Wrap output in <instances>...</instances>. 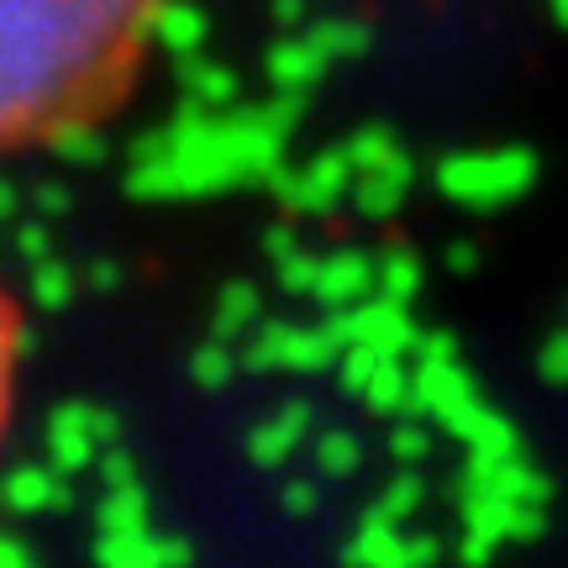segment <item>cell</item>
I'll use <instances>...</instances> for the list:
<instances>
[{
	"instance_id": "8d00e7d4",
	"label": "cell",
	"mask_w": 568,
	"mask_h": 568,
	"mask_svg": "<svg viewBox=\"0 0 568 568\" xmlns=\"http://www.w3.org/2000/svg\"><path fill=\"white\" fill-rule=\"evenodd\" d=\"M548 6H552V17H558V21L568 27V0H548Z\"/></svg>"
},
{
	"instance_id": "5b68a950",
	"label": "cell",
	"mask_w": 568,
	"mask_h": 568,
	"mask_svg": "<svg viewBox=\"0 0 568 568\" xmlns=\"http://www.w3.org/2000/svg\"><path fill=\"white\" fill-rule=\"evenodd\" d=\"M464 395H479V385H474V374L458 364V353H416L406 416H437L443 406L464 400Z\"/></svg>"
},
{
	"instance_id": "484cf974",
	"label": "cell",
	"mask_w": 568,
	"mask_h": 568,
	"mask_svg": "<svg viewBox=\"0 0 568 568\" xmlns=\"http://www.w3.org/2000/svg\"><path fill=\"white\" fill-rule=\"evenodd\" d=\"M6 495H11V506H21V510H38V506L63 500L59 479H48V474H17V479L6 485Z\"/></svg>"
},
{
	"instance_id": "52a82bcc",
	"label": "cell",
	"mask_w": 568,
	"mask_h": 568,
	"mask_svg": "<svg viewBox=\"0 0 568 568\" xmlns=\"http://www.w3.org/2000/svg\"><path fill=\"white\" fill-rule=\"evenodd\" d=\"M379 295V258L364 253V247H337L322 258V280H316V301L326 311L337 305H353V301H368Z\"/></svg>"
},
{
	"instance_id": "d6a6232c",
	"label": "cell",
	"mask_w": 568,
	"mask_h": 568,
	"mask_svg": "<svg viewBox=\"0 0 568 568\" xmlns=\"http://www.w3.org/2000/svg\"><path fill=\"white\" fill-rule=\"evenodd\" d=\"M305 6H311V0H274V21L295 32V27H301V21H305Z\"/></svg>"
},
{
	"instance_id": "4dcf8cb0",
	"label": "cell",
	"mask_w": 568,
	"mask_h": 568,
	"mask_svg": "<svg viewBox=\"0 0 568 568\" xmlns=\"http://www.w3.org/2000/svg\"><path fill=\"white\" fill-rule=\"evenodd\" d=\"M284 510H316V485H311V479H295V485L284 489Z\"/></svg>"
},
{
	"instance_id": "d6986e66",
	"label": "cell",
	"mask_w": 568,
	"mask_h": 568,
	"mask_svg": "<svg viewBox=\"0 0 568 568\" xmlns=\"http://www.w3.org/2000/svg\"><path fill=\"white\" fill-rule=\"evenodd\" d=\"M237 374H243V353L226 343V337L201 343L195 347V358H190V379H195L201 389H226Z\"/></svg>"
},
{
	"instance_id": "836d02e7",
	"label": "cell",
	"mask_w": 568,
	"mask_h": 568,
	"mask_svg": "<svg viewBox=\"0 0 568 568\" xmlns=\"http://www.w3.org/2000/svg\"><path fill=\"white\" fill-rule=\"evenodd\" d=\"M264 247H268V258H284L290 247H301V237H295L290 226H274V232H268V237H264Z\"/></svg>"
},
{
	"instance_id": "f1b7e54d",
	"label": "cell",
	"mask_w": 568,
	"mask_h": 568,
	"mask_svg": "<svg viewBox=\"0 0 568 568\" xmlns=\"http://www.w3.org/2000/svg\"><path fill=\"white\" fill-rule=\"evenodd\" d=\"M38 295H42V305H63L74 295V274L63 264H42L38 268Z\"/></svg>"
},
{
	"instance_id": "d590c367",
	"label": "cell",
	"mask_w": 568,
	"mask_h": 568,
	"mask_svg": "<svg viewBox=\"0 0 568 568\" xmlns=\"http://www.w3.org/2000/svg\"><path fill=\"white\" fill-rule=\"evenodd\" d=\"M90 284H95V290H111V284H116V268H111V264H101V268H95V280H90Z\"/></svg>"
},
{
	"instance_id": "8992f818",
	"label": "cell",
	"mask_w": 568,
	"mask_h": 568,
	"mask_svg": "<svg viewBox=\"0 0 568 568\" xmlns=\"http://www.w3.org/2000/svg\"><path fill=\"white\" fill-rule=\"evenodd\" d=\"M353 159H347V148H326L316 159L301 169V180H295V195L284 211H311V216H322V211H337L343 201H353Z\"/></svg>"
},
{
	"instance_id": "9a60e30c",
	"label": "cell",
	"mask_w": 568,
	"mask_h": 568,
	"mask_svg": "<svg viewBox=\"0 0 568 568\" xmlns=\"http://www.w3.org/2000/svg\"><path fill=\"white\" fill-rule=\"evenodd\" d=\"M180 84H184V95L201 105H216V111H232V105H237V74H232L226 63L201 59V53H184L180 59Z\"/></svg>"
},
{
	"instance_id": "d4e9b609",
	"label": "cell",
	"mask_w": 568,
	"mask_h": 568,
	"mask_svg": "<svg viewBox=\"0 0 568 568\" xmlns=\"http://www.w3.org/2000/svg\"><path fill=\"white\" fill-rule=\"evenodd\" d=\"M379 364H385V353H379V347L347 343V347H343V358H337V379H343L347 395H364L368 379L379 374Z\"/></svg>"
},
{
	"instance_id": "1f68e13d",
	"label": "cell",
	"mask_w": 568,
	"mask_h": 568,
	"mask_svg": "<svg viewBox=\"0 0 568 568\" xmlns=\"http://www.w3.org/2000/svg\"><path fill=\"white\" fill-rule=\"evenodd\" d=\"M432 558H443V542L432 531H410V564H432Z\"/></svg>"
},
{
	"instance_id": "83f0119b",
	"label": "cell",
	"mask_w": 568,
	"mask_h": 568,
	"mask_svg": "<svg viewBox=\"0 0 568 568\" xmlns=\"http://www.w3.org/2000/svg\"><path fill=\"white\" fill-rule=\"evenodd\" d=\"M537 374L552 379V385H568V332H558V337L542 343V353H537Z\"/></svg>"
},
{
	"instance_id": "3957f363",
	"label": "cell",
	"mask_w": 568,
	"mask_h": 568,
	"mask_svg": "<svg viewBox=\"0 0 568 568\" xmlns=\"http://www.w3.org/2000/svg\"><path fill=\"white\" fill-rule=\"evenodd\" d=\"M337 358H343V337L326 322L295 326V322H280V316H264L243 347L247 374H268V368H284V374H326V368H337Z\"/></svg>"
},
{
	"instance_id": "4fadbf2b",
	"label": "cell",
	"mask_w": 568,
	"mask_h": 568,
	"mask_svg": "<svg viewBox=\"0 0 568 568\" xmlns=\"http://www.w3.org/2000/svg\"><path fill=\"white\" fill-rule=\"evenodd\" d=\"M326 69H332V63L316 53V42L305 38V32H295V38H284L268 48V84H274V90H301L305 95Z\"/></svg>"
},
{
	"instance_id": "5bb4252c",
	"label": "cell",
	"mask_w": 568,
	"mask_h": 568,
	"mask_svg": "<svg viewBox=\"0 0 568 568\" xmlns=\"http://www.w3.org/2000/svg\"><path fill=\"white\" fill-rule=\"evenodd\" d=\"M205 38H211V17H205V6H195V0H163V6H159L153 42H163L174 59H184V53H201Z\"/></svg>"
},
{
	"instance_id": "4316f807",
	"label": "cell",
	"mask_w": 568,
	"mask_h": 568,
	"mask_svg": "<svg viewBox=\"0 0 568 568\" xmlns=\"http://www.w3.org/2000/svg\"><path fill=\"white\" fill-rule=\"evenodd\" d=\"M389 453H395L400 464H422L426 453H432V443H426V432H422V416H400L395 437H389Z\"/></svg>"
},
{
	"instance_id": "603a6c76",
	"label": "cell",
	"mask_w": 568,
	"mask_h": 568,
	"mask_svg": "<svg viewBox=\"0 0 568 568\" xmlns=\"http://www.w3.org/2000/svg\"><path fill=\"white\" fill-rule=\"evenodd\" d=\"M322 258H326V253H311V247H290L284 258H274V280H280L284 295H316Z\"/></svg>"
},
{
	"instance_id": "9c48e42d",
	"label": "cell",
	"mask_w": 568,
	"mask_h": 568,
	"mask_svg": "<svg viewBox=\"0 0 568 568\" xmlns=\"http://www.w3.org/2000/svg\"><path fill=\"white\" fill-rule=\"evenodd\" d=\"M305 437H311V406L290 400L247 432V458L258 468H280L284 458H295V447H305Z\"/></svg>"
},
{
	"instance_id": "8fae6325",
	"label": "cell",
	"mask_w": 568,
	"mask_h": 568,
	"mask_svg": "<svg viewBox=\"0 0 568 568\" xmlns=\"http://www.w3.org/2000/svg\"><path fill=\"white\" fill-rule=\"evenodd\" d=\"M258 322H264V290L253 280H226L211 301V337L237 343V337H253Z\"/></svg>"
},
{
	"instance_id": "ffe728a7",
	"label": "cell",
	"mask_w": 568,
	"mask_h": 568,
	"mask_svg": "<svg viewBox=\"0 0 568 568\" xmlns=\"http://www.w3.org/2000/svg\"><path fill=\"white\" fill-rule=\"evenodd\" d=\"M311 453H316V468H322L326 479H353L364 468V443L353 432H316Z\"/></svg>"
},
{
	"instance_id": "6da1fadb",
	"label": "cell",
	"mask_w": 568,
	"mask_h": 568,
	"mask_svg": "<svg viewBox=\"0 0 568 568\" xmlns=\"http://www.w3.org/2000/svg\"><path fill=\"white\" fill-rule=\"evenodd\" d=\"M163 0H0V153L101 126L138 80Z\"/></svg>"
},
{
	"instance_id": "e0dca14e",
	"label": "cell",
	"mask_w": 568,
	"mask_h": 568,
	"mask_svg": "<svg viewBox=\"0 0 568 568\" xmlns=\"http://www.w3.org/2000/svg\"><path fill=\"white\" fill-rule=\"evenodd\" d=\"M358 400H364L374 416H406L410 410V368L400 364V358H385Z\"/></svg>"
},
{
	"instance_id": "7a4b0ae2",
	"label": "cell",
	"mask_w": 568,
	"mask_h": 568,
	"mask_svg": "<svg viewBox=\"0 0 568 568\" xmlns=\"http://www.w3.org/2000/svg\"><path fill=\"white\" fill-rule=\"evenodd\" d=\"M537 184V153L531 148H485V153H447L437 163V190L453 205L495 211L521 201Z\"/></svg>"
},
{
	"instance_id": "44dd1931",
	"label": "cell",
	"mask_w": 568,
	"mask_h": 568,
	"mask_svg": "<svg viewBox=\"0 0 568 568\" xmlns=\"http://www.w3.org/2000/svg\"><path fill=\"white\" fill-rule=\"evenodd\" d=\"M148 527V489L132 479V485H111L101 506V531H142Z\"/></svg>"
},
{
	"instance_id": "7c38bea8",
	"label": "cell",
	"mask_w": 568,
	"mask_h": 568,
	"mask_svg": "<svg viewBox=\"0 0 568 568\" xmlns=\"http://www.w3.org/2000/svg\"><path fill=\"white\" fill-rule=\"evenodd\" d=\"M347 558L353 564H410V531L400 527V521H389V516H379V510H368L364 521L353 527V537H347Z\"/></svg>"
},
{
	"instance_id": "e575fe53",
	"label": "cell",
	"mask_w": 568,
	"mask_h": 568,
	"mask_svg": "<svg viewBox=\"0 0 568 568\" xmlns=\"http://www.w3.org/2000/svg\"><path fill=\"white\" fill-rule=\"evenodd\" d=\"M474 264H479V253H474L468 243H453V247H447V268H453V274H468Z\"/></svg>"
},
{
	"instance_id": "277c9868",
	"label": "cell",
	"mask_w": 568,
	"mask_h": 568,
	"mask_svg": "<svg viewBox=\"0 0 568 568\" xmlns=\"http://www.w3.org/2000/svg\"><path fill=\"white\" fill-rule=\"evenodd\" d=\"M326 326L347 343H368L379 347L385 358H416V343H422V326L410 322V305L389 301V295H368V301L337 305Z\"/></svg>"
},
{
	"instance_id": "2e32d148",
	"label": "cell",
	"mask_w": 568,
	"mask_h": 568,
	"mask_svg": "<svg viewBox=\"0 0 568 568\" xmlns=\"http://www.w3.org/2000/svg\"><path fill=\"white\" fill-rule=\"evenodd\" d=\"M305 38L316 42V53L326 63H353L364 59L368 48H374V32H368V21H343V17H316L305 21Z\"/></svg>"
},
{
	"instance_id": "7402d4cb",
	"label": "cell",
	"mask_w": 568,
	"mask_h": 568,
	"mask_svg": "<svg viewBox=\"0 0 568 568\" xmlns=\"http://www.w3.org/2000/svg\"><path fill=\"white\" fill-rule=\"evenodd\" d=\"M21 353V311L17 301L0 290V426H6V406H11V368Z\"/></svg>"
},
{
	"instance_id": "f546056e",
	"label": "cell",
	"mask_w": 568,
	"mask_h": 568,
	"mask_svg": "<svg viewBox=\"0 0 568 568\" xmlns=\"http://www.w3.org/2000/svg\"><path fill=\"white\" fill-rule=\"evenodd\" d=\"M101 474H105V485H132V479H138V464H132V453L116 443V447H105Z\"/></svg>"
},
{
	"instance_id": "ac0fdd59",
	"label": "cell",
	"mask_w": 568,
	"mask_h": 568,
	"mask_svg": "<svg viewBox=\"0 0 568 568\" xmlns=\"http://www.w3.org/2000/svg\"><path fill=\"white\" fill-rule=\"evenodd\" d=\"M422 284H426V264L410 253V247H389V253H379V295L410 305L416 295H422Z\"/></svg>"
},
{
	"instance_id": "ba28073f",
	"label": "cell",
	"mask_w": 568,
	"mask_h": 568,
	"mask_svg": "<svg viewBox=\"0 0 568 568\" xmlns=\"http://www.w3.org/2000/svg\"><path fill=\"white\" fill-rule=\"evenodd\" d=\"M347 159H353V174H379V180L400 184V190L416 184V159L400 148V138H395L389 126H364V132H353Z\"/></svg>"
},
{
	"instance_id": "cb8c5ba5",
	"label": "cell",
	"mask_w": 568,
	"mask_h": 568,
	"mask_svg": "<svg viewBox=\"0 0 568 568\" xmlns=\"http://www.w3.org/2000/svg\"><path fill=\"white\" fill-rule=\"evenodd\" d=\"M422 500H426L422 474H400V479H389V485L379 489L374 510H379V516H389V521H400V527H410V516L422 510Z\"/></svg>"
},
{
	"instance_id": "30bf717a",
	"label": "cell",
	"mask_w": 568,
	"mask_h": 568,
	"mask_svg": "<svg viewBox=\"0 0 568 568\" xmlns=\"http://www.w3.org/2000/svg\"><path fill=\"white\" fill-rule=\"evenodd\" d=\"M105 564H184V558H195V548L184 542V537H153V531H101V542H95Z\"/></svg>"
}]
</instances>
